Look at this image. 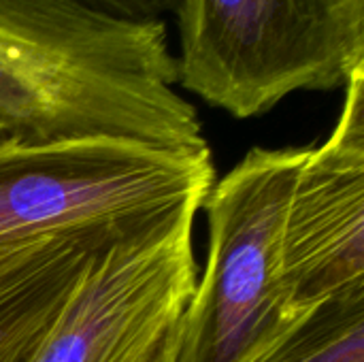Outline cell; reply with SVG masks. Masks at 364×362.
<instances>
[{"mask_svg": "<svg viewBox=\"0 0 364 362\" xmlns=\"http://www.w3.org/2000/svg\"><path fill=\"white\" fill-rule=\"evenodd\" d=\"M175 83L162 17L79 0H0V128L13 143L207 149L198 113Z\"/></svg>", "mask_w": 364, "mask_h": 362, "instance_id": "cell-1", "label": "cell"}, {"mask_svg": "<svg viewBox=\"0 0 364 362\" xmlns=\"http://www.w3.org/2000/svg\"><path fill=\"white\" fill-rule=\"evenodd\" d=\"M179 83L254 117L364 68V0H177Z\"/></svg>", "mask_w": 364, "mask_h": 362, "instance_id": "cell-2", "label": "cell"}, {"mask_svg": "<svg viewBox=\"0 0 364 362\" xmlns=\"http://www.w3.org/2000/svg\"><path fill=\"white\" fill-rule=\"evenodd\" d=\"M307 147L252 149L213 181L205 271L177 320L173 362H250L296 318L284 305L279 250Z\"/></svg>", "mask_w": 364, "mask_h": 362, "instance_id": "cell-3", "label": "cell"}, {"mask_svg": "<svg viewBox=\"0 0 364 362\" xmlns=\"http://www.w3.org/2000/svg\"><path fill=\"white\" fill-rule=\"evenodd\" d=\"M211 149L171 151L130 141L0 145V239L111 220L168 218L203 207Z\"/></svg>", "mask_w": 364, "mask_h": 362, "instance_id": "cell-4", "label": "cell"}, {"mask_svg": "<svg viewBox=\"0 0 364 362\" xmlns=\"http://www.w3.org/2000/svg\"><path fill=\"white\" fill-rule=\"evenodd\" d=\"M279 282L290 318L364 288V68L346 85L331 137L307 156L288 198Z\"/></svg>", "mask_w": 364, "mask_h": 362, "instance_id": "cell-5", "label": "cell"}, {"mask_svg": "<svg viewBox=\"0 0 364 362\" xmlns=\"http://www.w3.org/2000/svg\"><path fill=\"white\" fill-rule=\"evenodd\" d=\"M194 218L113 247L83 282L36 362H141L194 292Z\"/></svg>", "mask_w": 364, "mask_h": 362, "instance_id": "cell-6", "label": "cell"}, {"mask_svg": "<svg viewBox=\"0 0 364 362\" xmlns=\"http://www.w3.org/2000/svg\"><path fill=\"white\" fill-rule=\"evenodd\" d=\"M196 211L0 239V362H36L83 282L113 247Z\"/></svg>", "mask_w": 364, "mask_h": 362, "instance_id": "cell-7", "label": "cell"}, {"mask_svg": "<svg viewBox=\"0 0 364 362\" xmlns=\"http://www.w3.org/2000/svg\"><path fill=\"white\" fill-rule=\"evenodd\" d=\"M250 362H364V288L299 316Z\"/></svg>", "mask_w": 364, "mask_h": 362, "instance_id": "cell-8", "label": "cell"}, {"mask_svg": "<svg viewBox=\"0 0 364 362\" xmlns=\"http://www.w3.org/2000/svg\"><path fill=\"white\" fill-rule=\"evenodd\" d=\"M94 9L124 15V17H162L168 11H175L177 0H79Z\"/></svg>", "mask_w": 364, "mask_h": 362, "instance_id": "cell-9", "label": "cell"}, {"mask_svg": "<svg viewBox=\"0 0 364 362\" xmlns=\"http://www.w3.org/2000/svg\"><path fill=\"white\" fill-rule=\"evenodd\" d=\"M179 320V318H177ZM177 320L160 335V339L147 350L141 362H173L177 348Z\"/></svg>", "mask_w": 364, "mask_h": 362, "instance_id": "cell-10", "label": "cell"}, {"mask_svg": "<svg viewBox=\"0 0 364 362\" xmlns=\"http://www.w3.org/2000/svg\"><path fill=\"white\" fill-rule=\"evenodd\" d=\"M9 141H11V139H9V134L0 128V145H4V143H9Z\"/></svg>", "mask_w": 364, "mask_h": 362, "instance_id": "cell-11", "label": "cell"}]
</instances>
